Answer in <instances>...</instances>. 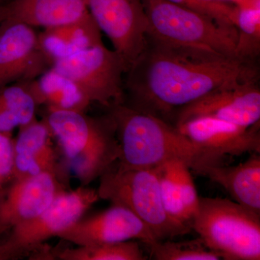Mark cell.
<instances>
[{"label": "cell", "mask_w": 260, "mask_h": 260, "mask_svg": "<svg viewBox=\"0 0 260 260\" xmlns=\"http://www.w3.org/2000/svg\"><path fill=\"white\" fill-rule=\"evenodd\" d=\"M124 80L128 107L169 122L178 111L217 89L257 80L254 62L147 36Z\"/></svg>", "instance_id": "6da1fadb"}, {"label": "cell", "mask_w": 260, "mask_h": 260, "mask_svg": "<svg viewBox=\"0 0 260 260\" xmlns=\"http://www.w3.org/2000/svg\"><path fill=\"white\" fill-rule=\"evenodd\" d=\"M99 179V199L133 212L158 241L184 235L191 230L174 221L166 211L155 168H127L116 162Z\"/></svg>", "instance_id": "5b68a950"}, {"label": "cell", "mask_w": 260, "mask_h": 260, "mask_svg": "<svg viewBox=\"0 0 260 260\" xmlns=\"http://www.w3.org/2000/svg\"><path fill=\"white\" fill-rule=\"evenodd\" d=\"M233 24L238 32L237 57L254 62L260 53V3L235 5Z\"/></svg>", "instance_id": "603a6c76"}, {"label": "cell", "mask_w": 260, "mask_h": 260, "mask_svg": "<svg viewBox=\"0 0 260 260\" xmlns=\"http://www.w3.org/2000/svg\"><path fill=\"white\" fill-rule=\"evenodd\" d=\"M38 105L25 83L0 89V133L12 135L37 118Z\"/></svg>", "instance_id": "44dd1931"}, {"label": "cell", "mask_w": 260, "mask_h": 260, "mask_svg": "<svg viewBox=\"0 0 260 260\" xmlns=\"http://www.w3.org/2000/svg\"><path fill=\"white\" fill-rule=\"evenodd\" d=\"M10 181L9 186L0 189V237L37 217L68 189V183L49 172Z\"/></svg>", "instance_id": "7c38bea8"}, {"label": "cell", "mask_w": 260, "mask_h": 260, "mask_svg": "<svg viewBox=\"0 0 260 260\" xmlns=\"http://www.w3.org/2000/svg\"><path fill=\"white\" fill-rule=\"evenodd\" d=\"M89 13L127 70L144 47L149 24L141 0H86Z\"/></svg>", "instance_id": "9c48e42d"}, {"label": "cell", "mask_w": 260, "mask_h": 260, "mask_svg": "<svg viewBox=\"0 0 260 260\" xmlns=\"http://www.w3.org/2000/svg\"><path fill=\"white\" fill-rule=\"evenodd\" d=\"M207 3H225L235 5H252L259 4L260 0H202Z\"/></svg>", "instance_id": "4316f807"}, {"label": "cell", "mask_w": 260, "mask_h": 260, "mask_svg": "<svg viewBox=\"0 0 260 260\" xmlns=\"http://www.w3.org/2000/svg\"><path fill=\"white\" fill-rule=\"evenodd\" d=\"M7 18L32 27L50 28L83 18L86 0H11L5 5Z\"/></svg>", "instance_id": "ac0fdd59"}, {"label": "cell", "mask_w": 260, "mask_h": 260, "mask_svg": "<svg viewBox=\"0 0 260 260\" xmlns=\"http://www.w3.org/2000/svg\"><path fill=\"white\" fill-rule=\"evenodd\" d=\"M191 228L223 259H260V215L237 202L200 197Z\"/></svg>", "instance_id": "277c9868"}, {"label": "cell", "mask_w": 260, "mask_h": 260, "mask_svg": "<svg viewBox=\"0 0 260 260\" xmlns=\"http://www.w3.org/2000/svg\"><path fill=\"white\" fill-rule=\"evenodd\" d=\"M148 259L135 240L75 248L47 249L45 259L145 260Z\"/></svg>", "instance_id": "7402d4cb"}, {"label": "cell", "mask_w": 260, "mask_h": 260, "mask_svg": "<svg viewBox=\"0 0 260 260\" xmlns=\"http://www.w3.org/2000/svg\"><path fill=\"white\" fill-rule=\"evenodd\" d=\"M164 208L172 220L191 228L199 204L190 169L179 160H169L155 167Z\"/></svg>", "instance_id": "2e32d148"}, {"label": "cell", "mask_w": 260, "mask_h": 260, "mask_svg": "<svg viewBox=\"0 0 260 260\" xmlns=\"http://www.w3.org/2000/svg\"><path fill=\"white\" fill-rule=\"evenodd\" d=\"M141 1L148 20V37L172 45L238 58V32L234 25L219 23L167 0Z\"/></svg>", "instance_id": "8992f818"}, {"label": "cell", "mask_w": 260, "mask_h": 260, "mask_svg": "<svg viewBox=\"0 0 260 260\" xmlns=\"http://www.w3.org/2000/svg\"><path fill=\"white\" fill-rule=\"evenodd\" d=\"M204 176L221 186L234 201L260 215L259 153L251 154L235 167H208Z\"/></svg>", "instance_id": "d6986e66"}, {"label": "cell", "mask_w": 260, "mask_h": 260, "mask_svg": "<svg viewBox=\"0 0 260 260\" xmlns=\"http://www.w3.org/2000/svg\"><path fill=\"white\" fill-rule=\"evenodd\" d=\"M14 174V139L12 135L0 133V189Z\"/></svg>", "instance_id": "484cf974"}, {"label": "cell", "mask_w": 260, "mask_h": 260, "mask_svg": "<svg viewBox=\"0 0 260 260\" xmlns=\"http://www.w3.org/2000/svg\"><path fill=\"white\" fill-rule=\"evenodd\" d=\"M38 37L51 66L103 43L102 31L90 13L75 21L44 28Z\"/></svg>", "instance_id": "e0dca14e"}, {"label": "cell", "mask_w": 260, "mask_h": 260, "mask_svg": "<svg viewBox=\"0 0 260 260\" xmlns=\"http://www.w3.org/2000/svg\"><path fill=\"white\" fill-rule=\"evenodd\" d=\"M51 67L73 80L92 104L109 108L124 103L123 76L127 66L114 49H108L104 43Z\"/></svg>", "instance_id": "ba28073f"}, {"label": "cell", "mask_w": 260, "mask_h": 260, "mask_svg": "<svg viewBox=\"0 0 260 260\" xmlns=\"http://www.w3.org/2000/svg\"><path fill=\"white\" fill-rule=\"evenodd\" d=\"M89 217H82L58 235L77 246H91L139 240L147 246L158 241L133 212L120 205Z\"/></svg>", "instance_id": "4fadbf2b"}, {"label": "cell", "mask_w": 260, "mask_h": 260, "mask_svg": "<svg viewBox=\"0 0 260 260\" xmlns=\"http://www.w3.org/2000/svg\"><path fill=\"white\" fill-rule=\"evenodd\" d=\"M43 119L56 141L63 166L80 185L88 186L119 160L115 123L109 113L92 116L46 109Z\"/></svg>", "instance_id": "3957f363"}, {"label": "cell", "mask_w": 260, "mask_h": 260, "mask_svg": "<svg viewBox=\"0 0 260 260\" xmlns=\"http://www.w3.org/2000/svg\"><path fill=\"white\" fill-rule=\"evenodd\" d=\"M154 259L219 260L222 256L210 249L201 239L172 242L157 241L148 246Z\"/></svg>", "instance_id": "cb8c5ba5"}, {"label": "cell", "mask_w": 260, "mask_h": 260, "mask_svg": "<svg viewBox=\"0 0 260 260\" xmlns=\"http://www.w3.org/2000/svg\"><path fill=\"white\" fill-rule=\"evenodd\" d=\"M99 199L97 189L80 185L56 196L37 217L12 229L0 242V260L31 257L51 238L84 216Z\"/></svg>", "instance_id": "52a82bcc"}, {"label": "cell", "mask_w": 260, "mask_h": 260, "mask_svg": "<svg viewBox=\"0 0 260 260\" xmlns=\"http://www.w3.org/2000/svg\"><path fill=\"white\" fill-rule=\"evenodd\" d=\"M51 67L34 27L5 19L0 25V89L37 79Z\"/></svg>", "instance_id": "8fae6325"}, {"label": "cell", "mask_w": 260, "mask_h": 260, "mask_svg": "<svg viewBox=\"0 0 260 260\" xmlns=\"http://www.w3.org/2000/svg\"><path fill=\"white\" fill-rule=\"evenodd\" d=\"M175 126L195 144L222 156L260 153L259 124L246 127L211 118H198Z\"/></svg>", "instance_id": "9a60e30c"}, {"label": "cell", "mask_w": 260, "mask_h": 260, "mask_svg": "<svg viewBox=\"0 0 260 260\" xmlns=\"http://www.w3.org/2000/svg\"><path fill=\"white\" fill-rule=\"evenodd\" d=\"M25 83L39 107L85 112L92 104L73 80L52 67L37 79Z\"/></svg>", "instance_id": "ffe728a7"}, {"label": "cell", "mask_w": 260, "mask_h": 260, "mask_svg": "<svg viewBox=\"0 0 260 260\" xmlns=\"http://www.w3.org/2000/svg\"><path fill=\"white\" fill-rule=\"evenodd\" d=\"M5 5H0V25L7 18L6 6H5Z\"/></svg>", "instance_id": "83f0119b"}, {"label": "cell", "mask_w": 260, "mask_h": 260, "mask_svg": "<svg viewBox=\"0 0 260 260\" xmlns=\"http://www.w3.org/2000/svg\"><path fill=\"white\" fill-rule=\"evenodd\" d=\"M171 3L185 7L202 14L207 15L219 23L234 25L233 24L235 5L225 3H207L202 0H167Z\"/></svg>", "instance_id": "d4e9b609"}, {"label": "cell", "mask_w": 260, "mask_h": 260, "mask_svg": "<svg viewBox=\"0 0 260 260\" xmlns=\"http://www.w3.org/2000/svg\"><path fill=\"white\" fill-rule=\"evenodd\" d=\"M120 148L118 164L127 168L152 169L172 160L185 162L204 176L205 170L223 165L225 157L195 144L175 126L124 104L109 107Z\"/></svg>", "instance_id": "7a4b0ae2"}, {"label": "cell", "mask_w": 260, "mask_h": 260, "mask_svg": "<svg viewBox=\"0 0 260 260\" xmlns=\"http://www.w3.org/2000/svg\"><path fill=\"white\" fill-rule=\"evenodd\" d=\"M49 126L36 118L19 128L14 139V174L13 179L42 173L56 174L68 183L70 174L63 166Z\"/></svg>", "instance_id": "5bb4252c"}, {"label": "cell", "mask_w": 260, "mask_h": 260, "mask_svg": "<svg viewBox=\"0 0 260 260\" xmlns=\"http://www.w3.org/2000/svg\"><path fill=\"white\" fill-rule=\"evenodd\" d=\"M10 1L11 0H0V5L7 4V3H9Z\"/></svg>", "instance_id": "f1b7e54d"}, {"label": "cell", "mask_w": 260, "mask_h": 260, "mask_svg": "<svg viewBox=\"0 0 260 260\" xmlns=\"http://www.w3.org/2000/svg\"><path fill=\"white\" fill-rule=\"evenodd\" d=\"M198 118H211L246 127L259 124L257 80L223 87L207 94L178 111L174 126Z\"/></svg>", "instance_id": "30bf717a"}]
</instances>
